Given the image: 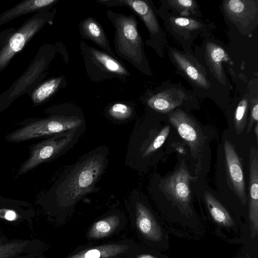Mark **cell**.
I'll return each instance as SVG.
<instances>
[{"instance_id": "6da1fadb", "label": "cell", "mask_w": 258, "mask_h": 258, "mask_svg": "<svg viewBox=\"0 0 258 258\" xmlns=\"http://www.w3.org/2000/svg\"><path fill=\"white\" fill-rule=\"evenodd\" d=\"M106 13L115 29L114 43L116 54L142 73L152 76L136 16L125 15L111 10H107Z\"/></svg>"}, {"instance_id": "7a4b0ae2", "label": "cell", "mask_w": 258, "mask_h": 258, "mask_svg": "<svg viewBox=\"0 0 258 258\" xmlns=\"http://www.w3.org/2000/svg\"><path fill=\"white\" fill-rule=\"evenodd\" d=\"M102 154L90 156L76 165L58 189L59 200L64 204L74 203L90 193L104 169Z\"/></svg>"}, {"instance_id": "3957f363", "label": "cell", "mask_w": 258, "mask_h": 258, "mask_svg": "<svg viewBox=\"0 0 258 258\" xmlns=\"http://www.w3.org/2000/svg\"><path fill=\"white\" fill-rule=\"evenodd\" d=\"M157 13L163 22L166 30L182 47L183 51L194 53L192 46L199 36L211 35L214 25L202 18L180 16L159 7Z\"/></svg>"}, {"instance_id": "277c9868", "label": "cell", "mask_w": 258, "mask_h": 258, "mask_svg": "<svg viewBox=\"0 0 258 258\" xmlns=\"http://www.w3.org/2000/svg\"><path fill=\"white\" fill-rule=\"evenodd\" d=\"M168 54L177 73L190 84L197 96H209L215 92L216 85L219 84L194 53L170 47L168 49Z\"/></svg>"}, {"instance_id": "5b68a950", "label": "cell", "mask_w": 258, "mask_h": 258, "mask_svg": "<svg viewBox=\"0 0 258 258\" xmlns=\"http://www.w3.org/2000/svg\"><path fill=\"white\" fill-rule=\"evenodd\" d=\"M97 2L109 7L125 6L136 14L144 22L149 33L146 44L163 58L168 47L166 34L158 19L157 8L151 0H98Z\"/></svg>"}, {"instance_id": "8992f818", "label": "cell", "mask_w": 258, "mask_h": 258, "mask_svg": "<svg viewBox=\"0 0 258 258\" xmlns=\"http://www.w3.org/2000/svg\"><path fill=\"white\" fill-rule=\"evenodd\" d=\"M80 49L87 75L91 81L98 83L131 76L124 65L107 52L90 46L83 41L80 42Z\"/></svg>"}, {"instance_id": "52a82bcc", "label": "cell", "mask_w": 258, "mask_h": 258, "mask_svg": "<svg viewBox=\"0 0 258 258\" xmlns=\"http://www.w3.org/2000/svg\"><path fill=\"white\" fill-rule=\"evenodd\" d=\"M147 105L160 113H169L179 107L198 101L193 91L188 90L180 84L163 83L154 90L145 94Z\"/></svg>"}, {"instance_id": "ba28073f", "label": "cell", "mask_w": 258, "mask_h": 258, "mask_svg": "<svg viewBox=\"0 0 258 258\" xmlns=\"http://www.w3.org/2000/svg\"><path fill=\"white\" fill-rule=\"evenodd\" d=\"M195 49L197 52L195 55L217 82L222 87L230 88L224 64L233 65L234 63L223 45L209 35L205 37L202 46Z\"/></svg>"}, {"instance_id": "9c48e42d", "label": "cell", "mask_w": 258, "mask_h": 258, "mask_svg": "<svg viewBox=\"0 0 258 258\" xmlns=\"http://www.w3.org/2000/svg\"><path fill=\"white\" fill-rule=\"evenodd\" d=\"M168 119L188 146L191 155L198 162L196 170H199L205 149V138L198 123L181 109L168 113Z\"/></svg>"}, {"instance_id": "30bf717a", "label": "cell", "mask_w": 258, "mask_h": 258, "mask_svg": "<svg viewBox=\"0 0 258 258\" xmlns=\"http://www.w3.org/2000/svg\"><path fill=\"white\" fill-rule=\"evenodd\" d=\"M82 119L78 116H54L40 120L16 131L10 137L15 141H22L70 131L79 127Z\"/></svg>"}, {"instance_id": "8fae6325", "label": "cell", "mask_w": 258, "mask_h": 258, "mask_svg": "<svg viewBox=\"0 0 258 258\" xmlns=\"http://www.w3.org/2000/svg\"><path fill=\"white\" fill-rule=\"evenodd\" d=\"M222 11L225 19L240 33L251 36L258 24L257 0H225Z\"/></svg>"}, {"instance_id": "7c38bea8", "label": "cell", "mask_w": 258, "mask_h": 258, "mask_svg": "<svg viewBox=\"0 0 258 258\" xmlns=\"http://www.w3.org/2000/svg\"><path fill=\"white\" fill-rule=\"evenodd\" d=\"M73 132L65 135L53 137L36 145L31 152L29 159L23 164L18 175L31 170L38 165L52 159L72 141Z\"/></svg>"}, {"instance_id": "4fadbf2b", "label": "cell", "mask_w": 258, "mask_h": 258, "mask_svg": "<svg viewBox=\"0 0 258 258\" xmlns=\"http://www.w3.org/2000/svg\"><path fill=\"white\" fill-rule=\"evenodd\" d=\"M193 178L186 167L181 165L165 179L163 190L175 202L186 208L191 200L190 183Z\"/></svg>"}, {"instance_id": "5bb4252c", "label": "cell", "mask_w": 258, "mask_h": 258, "mask_svg": "<svg viewBox=\"0 0 258 258\" xmlns=\"http://www.w3.org/2000/svg\"><path fill=\"white\" fill-rule=\"evenodd\" d=\"M225 167L228 179L235 194L245 204L247 201L243 171L240 159L231 142L224 144Z\"/></svg>"}, {"instance_id": "9a60e30c", "label": "cell", "mask_w": 258, "mask_h": 258, "mask_svg": "<svg viewBox=\"0 0 258 258\" xmlns=\"http://www.w3.org/2000/svg\"><path fill=\"white\" fill-rule=\"evenodd\" d=\"M46 20V18H43L32 19L11 37L9 43L0 52V69L4 67L15 53L22 50L26 42Z\"/></svg>"}, {"instance_id": "2e32d148", "label": "cell", "mask_w": 258, "mask_h": 258, "mask_svg": "<svg viewBox=\"0 0 258 258\" xmlns=\"http://www.w3.org/2000/svg\"><path fill=\"white\" fill-rule=\"evenodd\" d=\"M249 218L253 238L258 230V152L254 147L251 148L249 156Z\"/></svg>"}, {"instance_id": "e0dca14e", "label": "cell", "mask_w": 258, "mask_h": 258, "mask_svg": "<svg viewBox=\"0 0 258 258\" xmlns=\"http://www.w3.org/2000/svg\"><path fill=\"white\" fill-rule=\"evenodd\" d=\"M78 29L83 39L92 41L103 51L116 57L103 28L96 19L88 17L82 20L78 24Z\"/></svg>"}, {"instance_id": "ac0fdd59", "label": "cell", "mask_w": 258, "mask_h": 258, "mask_svg": "<svg viewBox=\"0 0 258 258\" xmlns=\"http://www.w3.org/2000/svg\"><path fill=\"white\" fill-rule=\"evenodd\" d=\"M136 209V223L140 232L151 240H160L162 237V231L148 209L141 203L137 204Z\"/></svg>"}, {"instance_id": "d6986e66", "label": "cell", "mask_w": 258, "mask_h": 258, "mask_svg": "<svg viewBox=\"0 0 258 258\" xmlns=\"http://www.w3.org/2000/svg\"><path fill=\"white\" fill-rule=\"evenodd\" d=\"M160 8L174 14L186 17L202 18L196 1L193 0H161Z\"/></svg>"}, {"instance_id": "ffe728a7", "label": "cell", "mask_w": 258, "mask_h": 258, "mask_svg": "<svg viewBox=\"0 0 258 258\" xmlns=\"http://www.w3.org/2000/svg\"><path fill=\"white\" fill-rule=\"evenodd\" d=\"M204 199L212 217L217 223L225 226L233 225V221L227 210L211 193L206 191Z\"/></svg>"}, {"instance_id": "44dd1931", "label": "cell", "mask_w": 258, "mask_h": 258, "mask_svg": "<svg viewBox=\"0 0 258 258\" xmlns=\"http://www.w3.org/2000/svg\"><path fill=\"white\" fill-rule=\"evenodd\" d=\"M58 0H30L20 4L2 16L0 21H9L10 19L20 15L46 8L53 5Z\"/></svg>"}, {"instance_id": "7402d4cb", "label": "cell", "mask_w": 258, "mask_h": 258, "mask_svg": "<svg viewBox=\"0 0 258 258\" xmlns=\"http://www.w3.org/2000/svg\"><path fill=\"white\" fill-rule=\"evenodd\" d=\"M251 97L248 93H245L235 108L233 114V121L235 130L237 135L243 131L247 124Z\"/></svg>"}, {"instance_id": "603a6c76", "label": "cell", "mask_w": 258, "mask_h": 258, "mask_svg": "<svg viewBox=\"0 0 258 258\" xmlns=\"http://www.w3.org/2000/svg\"><path fill=\"white\" fill-rule=\"evenodd\" d=\"M66 82L64 76H60L44 82L34 91L32 95L34 102L38 103L44 101L63 85H66Z\"/></svg>"}, {"instance_id": "cb8c5ba5", "label": "cell", "mask_w": 258, "mask_h": 258, "mask_svg": "<svg viewBox=\"0 0 258 258\" xmlns=\"http://www.w3.org/2000/svg\"><path fill=\"white\" fill-rule=\"evenodd\" d=\"M124 245L111 244L83 251L69 258H109L123 251Z\"/></svg>"}, {"instance_id": "d4e9b609", "label": "cell", "mask_w": 258, "mask_h": 258, "mask_svg": "<svg viewBox=\"0 0 258 258\" xmlns=\"http://www.w3.org/2000/svg\"><path fill=\"white\" fill-rule=\"evenodd\" d=\"M119 223L118 217L112 215L95 223L90 229L88 236L92 238L104 237L110 234Z\"/></svg>"}, {"instance_id": "484cf974", "label": "cell", "mask_w": 258, "mask_h": 258, "mask_svg": "<svg viewBox=\"0 0 258 258\" xmlns=\"http://www.w3.org/2000/svg\"><path fill=\"white\" fill-rule=\"evenodd\" d=\"M108 114L112 117L119 120L129 118L133 113V109L128 105L122 103H116L108 109Z\"/></svg>"}, {"instance_id": "4316f807", "label": "cell", "mask_w": 258, "mask_h": 258, "mask_svg": "<svg viewBox=\"0 0 258 258\" xmlns=\"http://www.w3.org/2000/svg\"><path fill=\"white\" fill-rule=\"evenodd\" d=\"M170 127L169 125L165 126L160 132L158 135L154 139L153 141L145 151L143 155L144 157L149 156L158 149H159L164 143L170 132Z\"/></svg>"}, {"instance_id": "83f0119b", "label": "cell", "mask_w": 258, "mask_h": 258, "mask_svg": "<svg viewBox=\"0 0 258 258\" xmlns=\"http://www.w3.org/2000/svg\"><path fill=\"white\" fill-rule=\"evenodd\" d=\"M250 114L247 122V133H249L254 124L258 122V98L257 96L251 97Z\"/></svg>"}, {"instance_id": "f1b7e54d", "label": "cell", "mask_w": 258, "mask_h": 258, "mask_svg": "<svg viewBox=\"0 0 258 258\" xmlns=\"http://www.w3.org/2000/svg\"><path fill=\"white\" fill-rule=\"evenodd\" d=\"M16 213L13 211H8L5 214V218L10 221L14 220L16 218Z\"/></svg>"}, {"instance_id": "f546056e", "label": "cell", "mask_w": 258, "mask_h": 258, "mask_svg": "<svg viewBox=\"0 0 258 258\" xmlns=\"http://www.w3.org/2000/svg\"><path fill=\"white\" fill-rule=\"evenodd\" d=\"M254 134H255V137H256V142H257H257H258V122L256 123L255 124V126H254Z\"/></svg>"}, {"instance_id": "4dcf8cb0", "label": "cell", "mask_w": 258, "mask_h": 258, "mask_svg": "<svg viewBox=\"0 0 258 258\" xmlns=\"http://www.w3.org/2000/svg\"><path fill=\"white\" fill-rule=\"evenodd\" d=\"M138 258H156L151 255L149 254H144L140 256Z\"/></svg>"}]
</instances>
